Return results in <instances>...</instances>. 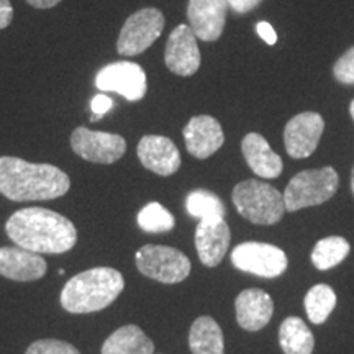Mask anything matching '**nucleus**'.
<instances>
[{"instance_id": "nucleus-22", "label": "nucleus", "mask_w": 354, "mask_h": 354, "mask_svg": "<svg viewBox=\"0 0 354 354\" xmlns=\"http://www.w3.org/2000/svg\"><path fill=\"white\" fill-rule=\"evenodd\" d=\"M279 343L284 354H312L315 338L302 318L289 317L279 328Z\"/></svg>"}, {"instance_id": "nucleus-8", "label": "nucleus", "mask_w": 354, "mask_h": 354, "mask_svg": "<svg viewBox=\"0 0 354 354\" xmlns=\"http://www.w3.org/2000/svg\"><path fill=\"white\" fill-rule=\"evenodd\" d=\"M232 263L243 272L271 279L284 274L289 261L281 248L269 243L246 241L232 251Z\"/></svg>"}, {"instance_id": "nucleus-16", "label": "nucleus", "mask_w": 354, "mask_h": 354, "mask_svg": "<svg viewBox=\"0 0 354 354\" xmlns=\"http://www.w3.org/2000/svg\"><path fill=\"white\" fill-rule=\"evenodd\" d=\"M232 232L225 218L201 220L196 230V248L198 258L207 268H215L227 254Z\"/></svg>"}, {"instance_id": "nucleus-6", "label": "nucleus", "mask_w": 354, "mask_h": 354, "mask_svg": "<svg viewBox=\"0 0 354 354\" xmlns=\"http://www.w3.org/2000/svg\"><path fill=\"white\" fill-rule=\"evenodd\" d=\"M136 268L143 276L162 284H177L190 274V261L183 251L171 246L146 245L135 254Z\"/></svg>"}, {"instance_id": "nucleus-33", "label": "nucleus", "mask_w": 354, "mask_h": 354, "mask_svg": "<svg viewBox=\"0 0 354 354\" xmlns=\"http://www.w3.org/2000/svg\"><path fill=\"white\" fill-rule=\"evenodd\" d=\"M26 2H28L30 6L35 8H41V10H44V8L56 7L61 0H26Z\"/></svg>"}, {"instance_id": "nucleus-10", "label": "nucleus", "mask_w": 354, "mask_h": 354, "mask_svg": "<svg viewBox=\"0 0 354 354\" xmlns=\"http://www.w3.org/2000/svg\"><path fill=\"white\" fill-rule=\"evenodd\" d=\"M99 91L115 92L130 102H138L146 95V73L140 64L130 61H118L102 68L95 76Z\"/></svg>"}, {"instance_id": "nucleus-9", "label": "nucleus", "mask_w": 354, "mask_h": 354, "mask_svg": "<svg viewBox=\"0 0 354 354\" xmlns=\"http://www.w3.org/2000/svg\"><path fill=\"white\" fill-rule=\"evenodd\" d=\"M71 148L79 158L97 165H112L127 151V141L117 133L94 131L79 127L71 135Z\"/></svg>"}, {"instance_id": "nucleus-21", "label": "nucleus", "mask_w": 354, "mask_h": 354, "mask_svg": "<svg viewBox=\"0 0 354 354\" xmlns=\"http://www.w3.org/2000/svg\"><path fill=\"white\" fill-rule=\"evenodd\" d=\"M192 354H225L223 331L212 317H198L189 331Z\"/></svg>"}, {"instance_id": "nucleus-5", "label": "nucleus", "mask_w": 354, "mask_h": 354, "mask_svg": "<svg viewBox=\"0 0 354 354\" xmlns=\"http://www.w3.org/2000/svg\"><path fill=\"white\" fill-rule=\"evenodd\" d=\"M338 187V172L330 166L299 172L292 177L282 194L286 212H297L328 202Z\"/></svg>"}, {"instance_id": "nucleus-34", "label": "nucleus", "mask_w": 354, "mask_h": 354, "mask_svg": "<svg viewBox=\"0 0 354 354\" xmlns=\"http://www.w3.org/2000/svg\"><path fill=\"white\" fill-rule=\"evenodd\" d=\"M349 113H351V118H353V122H354V99L351 102V105H349Z\"/></svg>"}, {"instance_id": "nucleus-2", "label": "nucleus", "mask_w": 354, "mask_h": 354, "mask_svg": "<svg viewBox=\"0 0 354 354\" xmlns=\"http://www.w3.org/2000/svg\"><path fill=\"white\" fill-rule=\"evenodd\" d=\"M69 187V176L59 167L0 156V194L13 202L51 201L68 194Z\"/></svg>"}, {"instance_id": "nucleus-15", "label": "nucleus", "mask_w": 354, "mask_h": 354, "mask_svg": "<svg viewBox=\"0 0 354 354\" xmlns=\"http://www.w3.org/2000/svg\"><path fill=\"white\" fill-rule=\"evenodd\" d=\"M138 159L146 169L158 176H172L180 167V153L169 138L146 135L138 143Z\"/></svg>"}, {"instance_id": "nucleus-19", "label": "nucleus", "mask_w": 354, "mask_h": 354, "mask_svg": "<svg viewBox=\"0 0 354 354\" xmlns=\"http://www.w3.org/2000/svg\"><path fill=\"white\" fill-rule=\"evenodd\" d=\"M241 151L248 166L263 179H276L282 174L284 165L277 153H274L268 140L259 133H248L241 141Z\"/></svg>"}, {"instance_id": "nucleus-18", "label": "nucleus", "mask_w": 354, "mask_h": 354, "mask_svg": "<svg viewBox=\"0 0 354 354\" xmlns=\"http://www.w3.org/2000/svg\"><path fill=\"white\" fill-rule=\"evenodd\" d=\"M236 322L243 330L258 331L271 322L274 302L268 292L261 289H246L234 300Z\"/></svg>"}, {"instance_id": "nucleus-13", "label": "nucleus", "mask_w": 354, "mask_h": 354, "mask_svg": "<svg viewBox=\"0 0 354 354\" xmlns=\"http://www.w3.org/2000/svg\"><path fill=\"white\" fill-rule=\"evenodd\" d=\"M228 8V0H189V26L202 41H216L225 30Z\"/></svg>"}, {"instance_id": "nucleus-32", "label": "nucleus", "mask_w": 354, "mask_h": 354, "mask_svg": "<svg viewBox=\"0 0 354 354\" xmlns=\"http://www.w3.org/2000/svg\"><path fill=\"white\" fill-rule=\"evenodd\" d=\"M13 20V7L10 0H0V30L7 28Z\"/></svg>"}, {"instance_id": "nucleus-24", "label": "nucleus", "mask_w": 354, "mask_h": 354, "mask_svg": "<svg viewBox=\"0 0 354 354\" xmlns=\"http://www.w3.org/2000/svg\"><path fill=\"white\" fill-rule=\"evenodd\" d=\"M349 243L343 236H328L323 238L315 245L312 251V263L320 271L338 266L349 254Z\"/></svg>"}, {"instance_id": "nucleus-4", "label": "nucleus", "mask_w": 354, "mask_h": 354, "mask_svg": "<svg viewBox=\"0 0 354 354\" xmlns=\"http://www.w3.org/2000/svg\"><path fill=\"white\" fill-rule=\"evenodd\" d=\"M232 198L238 214L256 225H274L286 214L284 196L274 185L258 179L234 185Z\"/></svg>"}, {"instance_id": "nucleus-28", "label": "nucleus", "mask_w": 354, "mask_h": 354, "mask_svg": "<svg viewBox=\"0 0 354 354\" xmlns=\"http://www.w3.org/2000/svg\"><path fill=\"white\" fill-rule=\"evenodd\" d=\"M333 76L338 82L354 86V46L333 64Z\"/></svg>"}, {"instance_id": "nucleus-27", "label": "nucleus", "mask_w": 354, "mask_h": 354, "mask_svg": "<svg viewBox=\"0 0 354 354\" xmlns=\"http://www.w3.org/2000/svg\"><path fill=\"white\" fill-rule=\"evenodd\" d=\"M25 354H81L77 348L61 339H38L32 343Z\"/></svg>"}, {"instance_id": "nucleus-7", "label": "nucleus", "mask_w": 354, "mask_h": 354, "mask_svg": "<svg viewBox=\"0 0 354 354\" xmlns=\"http://www.w3.org/2000/svg\"><path fill=\"white\" fill-rule=\"evenodd\" d=\"M166 19L161 10L141 8L127 19L118 35L117 51L122 56H136L148 50L165 30Z\"/></svg>"}, {"instance_id": "nucleus-29", "label": "nucleus", "mask_w": 354, "mask_h": 354, "mask_svg": "<svg viewBox=\"0 0 354 354\" xmlns=\"http://www.w3.org/2000/svg\"><path fill=\"white\" fill-rule=\"evenodd\" d=\"M112 107H113V102H112V99H110L109 95H105V94L95 95L94 99H92V102H91V109H92V112H94V115H95V117L92 118V120L97 122V120H99L100 115H105Z\"/></svg>"}, {"instance_id": "nucleus-17", "label": "nucleus", "mask_w": 354, "mask_h": 354, "mask_svg": "<svg viewBox=\"0 0 354 354\" xmlns=\"http://www.w3.org/2000/svg\"><path fill=\"white\" fill-rule=\"evenodd\" d=\"M46 274V261L41 254L24 248H0V276L19 282L38 281Z\"/></svg>"}, {"instance_id": "nucleus-35", "label": "nucleus", "mask_w": 354, "mask_h": 354, "mask_svg": "<svg viewBox=\"0 0 354 354\" xmlns=\"http://www.w3.org/2000/svg\"><path fill=\"white\" fill-rule=\"evenodd\" d=\"M351 190L354 194V167H353V172H351Z\"/></svg>"}, {"instance_id": "nucleus-30", "label": "nucleus", "mask_w": 354, "mask_h": 354, "mask_svg": "<svg viewBox=\"0 0 354 354\" xmlns=\"http://www.w3.org/2000/svg\"><path fill=\"white\" fill-rule=\"evenodd\" d=\"M256 32H258L259 38H263V41L268 43L269 46L277 43V33L269 21H259V24L256 25Z\"/></svg>"}, {"instance_id": "nucleus-14", "label": "nucleus", "mask_w": 354, "mask_h": 354, "mask_svg": "<svg viewBox=\"0 0 354 354\" xmlns=\"http://www.w3.org/2000/svg\"><path fill=\"white\" fill-rule=\"evenodd\" d=\"M184 141L187 151L197 159H207L225 143V133L220 122L210 115H197L184 127Z\"/></svg>"}, {"instance_id": "nucleus-1", "label": "nucleus", "mask_w": 354, "mask_h": 354, "mask_svg": "<svg viewBox=\"0 0 354 354\" xmlns=\"http://www.w3.org/2000/svg\"><path fill=\"white\" fill-rule=\"evenodd\" d=\"M8 238L33 253H68L77 243V230L64 215L41 207L17 210L7 220Z\"/></svg>"}, {"instance_id": "nucleus-31", "label": "nucleus", "mask_w": 354, "mask_h": 354, "mask_svg": "<svg viewBox=\"0 0 354 354\" xmlns=\"http://www.w3.org/2000/svg\"><path fill=\"white\" fill-rule=\"evenodd\" d=\"M263 0H228L230 8L236 13H248L254 10Z\"/></svg>"}, {"instance_id": "nucleus-20", "label": "nucleus", "mask_w": 354, "mask_h": 354, "mask_svg": "<svg viewBox=\"0 0 354 354\" xmlns=\"http://www.w3.org/2000/svg\"><path fill=\"white\" fill-rule=\"evenodd\" d=\"M102 354H154V343L140 326L125 325L105 339Z\"/></svg>"}, {"instance_id": "nucleus-23", "label": "nucleus", "mask_w": 354, "mask_h": 354, "mask_svg": "<svg viewBox=\"0 0 354 354\" xmlns=\"http://www.w3.org/2000/svg\"><path fill=\"white\" fill-rule=\"evenodd\" d=\"M304 305L308 320L315 325H322L328 320L331 312L336 307L335 290L326 284L313 286L305 295Z\"/></svg>"}, {"instance_id": "nucleus-26", "label": "nucleus", "mask_w": 354, "mask_h": 354, "mask_svg": "<svg viewBox=\"0 0 354 354\" xmlns=\"http://www.w3.org/2000/svg\"><path fill=\"white\" fill-rule=\"evenodd\" d=\"M138 225L146 233H167L174 228L176 220L161 203L151 202L140 210Z\"/></svg>"}, {"instance_id": "nucleus-25", "label": "nucleus", "mask_w": 354, "mask_h": 354, "mask_svg": "<svg viewBox=\"0 0 354 354\" xmlns=\"http://www.w3.org/2000/svg\"><path fill=\"white\" fill-rule=\"evenodd\" d=\"M185 209L189 215L196 216L198 220L225 218L227 215L225 203L220 201V197L205 189L192 190L185 198Z\"/></svg>"}, {"instance_id": "nucleus-11", "label": "nucleus", "mask_w": 354, "mask_h": 354, "mask_svg": "<svg viewBox=\"0 0 354 354\" xmlns=\"http://www.w3.org/2000/svg\"><path fill=\"white\" fill-rule=\"evenodd\" d=\"M201 50L194 30L189 25H177L166 43V68L177 76L190 77L201 68Z\"/></svg>"}, {"instance_id": "nucleus-12", "label": "nucleus", "mask_w": 354, "mask_h": 354, "mask_svg": "<svg viewBox=\"0 0 354 354\" xmlns=\"http://www.w3.org/2000/svg\"><path fill=\"white\" fill-rule=\"evenodd\" d=\"M325 130V120L317 112H302L287 122L284 130L286 151L294 159L312 156Z\"/></svg>"}, {"instance_id": "nucleus-3", "label": "nucleus", "mask_w": 354, "mask_h": 354, "mask_svg": "<svg viewBox=\"0 0 354 354\" xmlns=\"http://www.w3.org/2000/svg\"><path fill=\"white\" fill-rule=\"evenodd\" d=\"M125 289V279L113 268H92L71 277L61 292V305L66 312H99L117 300Z\"/></svg>"}]
</instances>
